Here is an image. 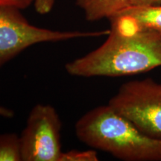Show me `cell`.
<instances>
[{"mask_svg":"<svg viewBox=\"0 0 161 161\" xmlns=\"http://www.w3.org/2000/svg\"><path fill=\"white\" fill-rule=\"evenodd\" d=\"M161 66V34L110 24L108 37L97 49L68 62L66 72L76 77H119Z\"/></svg>","mask_w":161,"mask_h":161,"instance_id":"cell-1","label":"cell"},{"mask_svg":"<svg viewBox=\"0 0 161 161\" xmlns=\"http://www.w3.org/2000/svg\"><path fill=\"white\" fill-rule=\"evenodd\" d=\"M75 131L80 142L119 160L161 161V140L146 135L108 104L80 116Z\"/></svg>","mask_w":161,"mask_h":161,"instance_id":"cell-2","label":"cell"},{"mask_svg":"<svg viewBox=\"0 0 161 161\" xmlns=\"http://www.w3.org/2000/svg\"><path fill=\"white\" fill-rule=\"evenodd\" d=\"M13 6H0V69L24 50L38 43L108 35V31H55L31 25Z\"/></svg>","mask_w":161,"mask_h":161,"instance_id":"cell-3","label":"cell"},{"mask_svg":"<svg viewBox=\"0 0 161 161\" xmlns=\"http://www.w3.org/2000/svg\"><path fill=\"white\" fill-rule=\"evenodd\" d=\"M108 104L146 135L161 140V83L152 78L127 82Z\"/></svg>","mask_w":161,"mask_h":161,"instance_id":"cell-4","label":"cell"},{"mask_svg":"<svg viewBox=\"0 0 161 161\" xmlns=\"http://www.w3.org/2000/svg\"><path fill=\"white\" fill-rule=\"evenodd\" d=\"M61 121L50 104H37L19 136L22 161H59Z\"/></svg>","mask_w":161,"mask_h":161,"instance_id":"cell-5","label":"cell"},{"mask_svg":"<svg viewBox=\"0 0 161 161\" xmlns=\"http://www.w3.org/2000/svg\"><path fill=\"white\" fill-rule=\"evenodd\" d=\"M109 20L110 23L127 29L149 30L161 34V5L130 8Z\"/></svg>","mask_w":161,"mask_h":161,"instance_id":"cell-6","label":"cell"},{"mask_svg":"<svg viewBox=\"0 0 161 161\" xmlns=\"http://www.w3.org/2000/svg\"><path fill=\"white\" fill-rule=\"evenodd\" d=\"M87 21L110 19L131 8L130 0H75Z\"/></svg>","mask_w":161,"mask_h":161,"instance_id":"cell-7","label":"cell"},{"mask_svg":"<svg viewBox=\"0 0 161 161\" xmlns=\"http://www.w3.org/2000/svg\"><path fill=\"white\" fill-rule=\"evenodd\" d=\"M0 161H22L19 136L15 133L0 134Z\"/></svg>","mask_w":161,"mask_h":161,"instance_id":"cell-8","label":"cell"},{"mask_svg":"<svg viewBox=\"0 0 161 161\" xmlns=\"http://www.w3.org/2000/svg\"><path fill=\"white\" fill-rule=\"evenodd\" d=\"M98 157L95 150H70L62 152L59 161H98Z\"/></svg>","mask_w":161,"mask_h":161,"instance_id":"cell-9","label":"cell"},{"mask_svg":"<svg viewBox=\"0 0 161 161\" xmlns=\"http://www.w3.org/2000/svg\"><path fill=\"white\" fill-rule=\"evenodd\" d=\"M55 3V0H35L34 2L36 11L41 15L49 14L53 8Z\"/></svg>","mask_w":161,"mask_h":161,"instance_id":"cell-10","label":"cell"},{"mask_svg":"<svg viewBox=\"0 0 161 161\" xmlns=\"http://www.w3.org/2000/svg\"><path fill=\"white\" fill-rule=\"evenodd\" d=\"M35 0H0V6H13L20 10L25 9L29 7Z\"/></svg>","mask_w":161,"mask_h":161,"instance_id":"cell-11","label":"cell"},{"mask_svg":"<svg viewBox=\"0 0 161 161\" xmlns=\"http://www.w3.org/2000/svg\"><path fill=\"white\" fill-rule=\"evenodd\" d=\"M157 0H130L131 8L155 5Z\"/></svg>","mask_w":161,"mask_h":161,"instance_id":"cell-12","label":"cell"},{"mask_svg":"<svg viewBox=\"0 0 161 161\" xmlns=\"http://www.w3.org/2000/svg\"><path fill=\"white\" fill-rule=\"evenodd\" d=\"M14 116V112L13 110L0 105V116L1 117L9 119L12 118Z\"/></svg>","mask_w":161,"mask_h":161,"instance_id":"cell-13","label":"cell"},{"mask_svg":"<svg viewBox=\"0 0 161 161\" xmlns=\"http://www.w3.org/2000/svg\"><path fill=\"white\" fill-rule=\"evenodd\" d=\"M155 5H161V0H157Z\"/></svg>","mask_w":161,"mask_h":161,"instance_id":"cell-14","label":"cell"}]
</instances>
